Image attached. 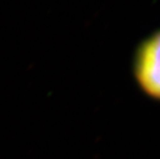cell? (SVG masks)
Returning a JSON list of instances; mask_svg holds the SVG:
<instances>
[{"label":"cell","mask_w":160,"mask_h":159,"mask_svg":"<svg viewBox=\"0 0 160 159\" xmlns=\"http://www.w3.org/2000/svg\"><path fill=\"white\" fill-rule=\"evenodd\" d=\"M133 74L144 92L160 100V31L138 46L133 58Z\"/></svg>","instance_id":"cell-1"}]
</instances>
